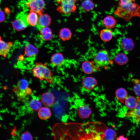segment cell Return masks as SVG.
Returning a JSON list of instances; mask_svg holds the SVG:
<instances>
[{
	"mask_svg": "<svg viewBox=\"0 0 140 140\" xmlns=\"http://www.w3.org/2000/svg\"><path fill=\"white\" fill-rule=\"evenodd\" d=\"M78 0H57L58 6L57 11L60 13L68 15L74 12L76 9V3Z\"/></svg>",
	"mask_w": 140,
	"mask_h": 140,
	"instance_id": "cell-4",
	"label": "cell"
},
{
	"mask_svg": "<svg viewBox=\"0 0 140 140\" xmlns=\"http://www.w3.org/2000/svg\"><path fill=\"white\" fill-rule=\"evenodd\" d=\"M13 43L11 42H6L2 39L0 36V55L6 58Z\"/></svg>",
	"mask_w": 140,
	"mask_h": 140,
	"instance_id": "cell-11",
	"label": "cell"
},
{
	"mask_svg": "<svg viewBox=\"0 0 140 140\" xmlns=\"http://www.w3.org/2000/svg\"><path fill=\"white\" fill-rule=\"evenodd\" d=\"M114 13L127 21L134 17L140 18V6L134 2L124 6L118 5Z\"/></svg>",
	"mask_w": 140,
	"mask_h": 140,
	"instance_id": "cell-1",
	"label": "cell"
},
{
	"mask_svg": "<svg viewBox=\"0 0 140 140\" xmlns=\"http://www.w3.org/2000/svg\"><path fill=\"white\" fill-rule=\"evenodd\" d=\"M31 71L33 75L40 80H45L50 83L53 81V73L45 64L36 63Z\"/></svg>",
	"mask_w": 140,
	"mask_h": 140,
	"instance_id": "cell-2",
	"label": "cell"
},
{
	"mask_svg": "<svg viewBox=\"0 0 140 140\" xmlns=\"http://www.w3.org/2000/svg\"><path fill=\"white\" fill-rule=\"evenodd\" d=\"M41 37L45 41L51 40L53 38V34L51 29L49 27H45L40 30Z\"/></svg>",
	"mask_w": 140,
	"mask_h": 140,
	"instance_id": "cell-20",
	"label": "cell"
},
{
	"mask_svg": "<svg viewBox=\"0 0 140 140\" xmlns=\"http://www.w3.org/2000/svg\"><path fill=\"white\" fill-rule=\"evenodd\" d=\"M135 0H120L118 6H124L134 2Z\"/></svg>",
	"mask_w": 140,
	"mask_h": 140,
	"instance_id": "cell-32",
	"label": "cell"
},
{
	"mask_svg": "<svg viewBox=\"0 0 140 140\" xmlns=\"http://www.w3.org/2000/svg\"><path fill=\"white\" fill-rule=\"evenodd\" d=\"M37 13L34 11L30 10L29 14L27 15V19L29 25L32 26L37 25L38 20Z\"/></svg>",
	"mask_w": 140,
	"mask_h": 140,
	"instance_id": "cell-24",
	"label": "cell"
},
{
	"mask_svg": "<svg viewBox=\"0 0 140 140\" xmlns=\"http://www.w3.org/2000/svg\"><path fill=\"white\" fill-rule=\"evenodd\" d=\"M24 52L27 57H31L36 56L37 54L38 50L33 45L28 43L25 46Z\"/></svg>",
	"mask_w": 140,
	"mask_h": 140,
	"instance_id": "cell-17",
	"label": "cell"
},
{
	"mask_svg": "<svg viewBox=\"0 0 140 140\" xmlns=\"http://www.w3.org/2000/svg\"><path fill=\"white\" fill-rule=\"evenodd\" d=\"M51 60L52 65L54 66L57 67L63 64L64 61V58L62 53H57L52 55Z\"/></svg>",
	"mask_w": 140,
	"mask_h": 140,
	"instance_id": "cell-16",
	"label": "cell"
},
{
	"mask_svg": "<svg viewBox=\"0 0 140 140\" xmlns=\"http://www.w3.org/2000/svg\"><path fill=\"white\" fill-rule=\"evenodd\" d=\"M32 137L29 132H25L22 134L20 137V139L21 140H32Z\"/></svg>",
	"mask_w": 140,
	"mask_h": 140,
	"instance_id": "cell-31",
	"label": "cell"
},
{
	"mask_svg": "<svg viewBox=\"0 0 140 140\" xmlns=\"http://www.w3.org/2000/svg\"><path fill=\"white\" fill-rule=\"evenodd\" d=\"M55 99V97L53 94L49 92L43 93L41 97V102L44 105L47 107L53 105Z\"/></svg>",
	"mask_w": 140,
	"mask_h": 140,
	"instance_id": "cell-12",
	"label": "cell"
},
{
	"mask_svg": "<svg viewBox=\"0 0 140 140\" xmlns=\"http://www.w3.org/2000/svg\"><path fill=\"white\" fill-rule=\"evenodd\" d=\"M59 35L60 38L62 40L66 41L68 40L71 38L72 33L69 29L64 28L60 31Z\"/></svg>",
	"mask_w": 140,
	"mask_h": 140,
	"instance_id": "cell-27",
	"label": "cell"
},
{
	"mask_svg": "<svg viewBox=\"0 0 140 140\" xmlns=\"http://www.w3.org/2000/svg\"><path fill=\"white\" fill-rule=\"evenodd\" d=\"M115 95L117 99L121 103H124L127 97L128 93L124 88H121L117 89L115 92Z\"/></svg>",
	"mask_w": 140,
	"mask_h": 140,
	"instance_id": "cell-21",
	"label": "cell"
},
{
	"mask_svg": "<svg viewBox=\"0 0 140 140\" xmlns=\"http://www.w3.org/2000/svg\"><path fill=\"white\" fill-rule=\"evenodd\" d=\"M93 59L96 66L101 67L108 65L110 61L109 52L106 50H104L98 52L95 55Z\"/></svg>",
	"mask_w": 140,
	"mask_h": 140,
	"instance_id": "cell-5",
	"label": "cell"
},
{
	"mask_svg": "<svg viewBox=\"0 0 140 140\" xmlns=\"http://www.w3.org/2000/svg\"><path fill=\"white\" fill-rule=\"evenodd\" d=\"M126 107L128 109L132 110L135 108L138 104V100L133 96L127 97L125 99L124 103Z\"/></svg>",
	"mask_w": 140,
	"mask_h": 140,
	"instance_id": "cell-25",
	"label": "cell"
},
{
	"mask_svg": "<svg viewBox=\"0 0 140 140\" xmlns=\"http://www.w3.org/2000/svg\"><path fill=\"white\" fill-rule=\"evenodd\" d=\"M117 134L116 131L111 128L107 129L104 134V138L107 140H114L116 138Z\"/></svg>",
	"mask_w": 140,
	"mask_h": 140,
	"instance_id": "cell-29",
	"label": "cell"
},
{
	"mask_svg": "<svg viewBox=\"0 0 140 140\" xmlns=\"http://www.w3.org/2000/svg\"><path fill=\"white\" fill-rule=\"evenodd\" d=\"M28 86V81L22 79L18 81L17 85L13 88V92L18 99L23 103H27L29 101V96L32 93V90Z\"/></svg>",
	"mask_w": 140,
	"mask_h": 140,
	"instance_id": "cell-3",
	"label": "cell"
},
{
	"mask_svg": "<svg viewBox=\"0 0 140 140\" xmlns=\"http://www.w3.org/2000/svg\"><path fill=\"white\" fill-rule=\"evenodd\" d=\"M41 102L39 99L36 97H33L28 101V107L29 109L32 112L38 111L42 107Z\"/></svg>",
	"mask_w": 140,
	"mask_h": 140,
	"instance_id": "cell-15",
	"label": "cell"
},
{
	"mask_svg": "<svg viewBox=\"0 0 140 140\" xmlns=\"http://www.w3.org/2000/svg\"><path fill=\"white\" fill-rule=\"evenodd\" d=\"M137 100L138 104L134 109L131 110L125 114L126 117L134 119L137 122H140V96L138 97Z\"/></svg>",
	"mask_w": 140,
	"mask_h": 140,
	"instance_id": "cell-9",
	"label": "cell"
},
{
	"mask_svg": "<svg viewBox=\"0 0 140 140\" xmlns=\"http://www.w3.org/2000/svg\"><path fill=\"white\" fill-rule=\"evenodd\" d=\"M26 5L32 10L40 15L44 11L45 3L44 0H28Z\"/></svg>",
	"mask_w": 140,
	"mask_h": 140,
	"instance_id": "cell-7",
	"label": "cell"
},
{
	"mask_svg": "<svg viewBox=\"0 0 140 140\" xmlns=\"http://www.w3.org/2000/svg\"><path fill=\"white\" fill-rule=\"evenodd\" d=\"M114 60L116 63L120 65H123L128 62V57L123 52H119L115 55Z\"/></svg>",
	"mask_w": 140,
	"mask_h": 140,
	"instance_id": "cell-18",
	"label": "cell"
},
{
	"mask_svg": "<svg viewBox=\"0 0 140 140\" xmlns=\"http://www.w3.org/2000/svg\"><path fill=\"white\" fill-rule=\"evenodd\" d=\"M5 19V16L3 12L0 10V22L4 21Z\"/></svg>",
	"mask_w": 140,
	"mask_h": 140,
	"instance_id": "cell-33",
	"label": "cell"
},
{
	"mask_svg": "<svg viewBox=\"0 0 140 140\" xmlns=\"http://www.w3.org/2000/svg\"><path fill=\"white\" fill-rule=\"evenodd\" d=\"M1 0H0V5L1 3Z\"/></svg>",
	"mask_w": 140,
	"mask_h": 140,
	"instance_id": "cell-35",
	"label": "cell"
},
{
	"mask_svg": "<svg viewBox=\"0 0 140 140\" xmlns=\"http://www.w3.org/2000/svg\"><path fill=\"white\" fill-rule=\"evenodd\" d=\"M117 140H128V139L125 137L124 136L122 135L119 136L117 139Z\"/></svg>",
	"mask_w": 140,
	"mask_h": 140,
	"instance_id": "cell-34",
	"label": "cell"
},
{
	"mask_svg": "<svg viewBox=\"0 0 140 140\" xmlns=\"http://www.w3.org/2000/svg\"><path fill=\"white\" fill-rule=\"evenodd\" d=\"M27 16V15L23 12L18 13L12 23L13 28L18 31L24 30L29 25Z\"/></svg>",
	"mask_w": 140,
	"mask_h": 140,
	"instance_id": "cell-6",
	"label": "cell"
},
{
	"mask_svg": "<svg viewBox=\"0 0 140 140\" xmlns=\"http://www.w3.org/2000/svg\"><path fill=\"white\" fill-rule=\"evenodd\" d=\"M38 115L41 120H46L51 116V110L47 107H41L38 111Z\"/></svg>",
	"mask_w": 140,
	"mask_h": 140,
	"instance_id": "cell-23",
	"label": "cell"
},
{
	"mask_svg": "<svg viewBox=\"0 0 140 140\" xmlns=\"http://www.w3.org/2000/svg\"><path fill=\"white\" fill-rule=\"evenodd\" d=\"M103 23L107 29H110L114 28L117 23V21L112 16L108 15L103 20Z\"/></svg>",
	"mask_w": 140,
	"mask_h": 140,
	"instance_id": "cell-19",
	"label": "cell"
},
{
	"mask_svg": "<svg viewBox=\"0 0 140 140\" xmlns=\"http://www.w3.org/2000/svg\"><path fill=\"white\" fill-rule=\"evenodd\" d=\"M51 19L48 15L45 14L40 15L36 25L37 28L40 30L42 28L47 27L51 23Z\"/></svg>",
	"mask_w": 140,
	"mask_h": 140,
	"instance_id": "cell-10",
	"label": "cell"
},
{
	"mask_svg": "<svg viewBox=\"0 0 140 140\" xmlns=\"http://www.w3.org/2000/svg\"><path fill=\"white\" fill-rule=\"evenodd\" d=\"M92 110L90 108L86 105L80 106L78 110V114L81 119H85L88 118L91 115Z\"/></svg>",
	"mask_w": 140,
	"mask_h": 140,
	"instance_id": "cell-13",
	"label": "cell"
},
{
	"mask_svg": "<svg viewBox=\"0 0 140 140\" xmlns=\"http://www.w3.org/2000/svg\"><path fill=\"white\" fill-rule=\"evenodd\" d=\"M81 6L84 11L88 12L94 9L95 4L92 0H84L81 3Z\"/></svg>",
	"mask_w": 140,
	"mask_h": 140,
	"instance_id": "cell-28",
	"label": "cell"
},
{
	"mask_svg": "<svg viewBox=\"0 0 140 140\" xmlns=\"http://www.w3.org/2000/svg\"><path fill=\"white\" fill-rule=\"evenodd\" d=\"M135 84L133 87V91L135 94L138 97L140 96V80H135Z\"/></svg>",
	"mask_w": 140,
	"mask_h": 140,
	"instance_id": "cell-30",
	"label": "cell"
},
{
	"mask_svg": "<svg viewBox=\"0 0 140 140\" xmlns=\"http://www.w3.org/2000/svg\"><path fill=\"white\" fill-rule=\"evenodd\" d=\"M118 43L121 50L126 54H127L134 48L133 40L128 37H124L121 38Z\"/></svg>",
	"mask_w": 140,
	"mask_h": 140,
	"instance_id": "cell-8",
	"label": "cell"
},
{
	"mask_svg": "<svg viewBox=\"0 0 140 140\" xmlns=\"http://www.w3.org/2000/svg\"><path fill=\"white\" fill-rule=\"evenodd\" d=\"M100 36L101 39L103 41H108L110 40L113 37L112 31L109 29H104L102 30L100 33Z\"/></svg>",
	"mask_w": 140,
	"mask_h": 140,
	"instance_id": "cell-26",
	"label": "cell"
},
{
	"mask_svg": "<svg viewBox=\"0 0 140 140\" xmlns=\"http://www.w3.org/2000/svg\"><path fill=\"white\" fill-rule=\"evenodd\" d=\"M82 68L83 71L87 74L92 73L96 69L94 65L89 61H84L82 64Z\"/></svg>",
	"mask_w": 140,
	"mask_h": 140,
	"instance_id": "cell-22",
	"label": "cell"
},
{
	"mask_svg": "<svg viewBox=\"0 0 140 140\" xmlns=\"http://www.w3.org/2000/svg\"><path fill=\"white\" fill-rule=\"evenodd\" d=\"M82 83L84 87L89 90L93 89L96 86L97 82L96 79L93 77H87L83 80Z\"/></svg>",
	"mask_w": 140,
	"mask_h": 140,
	"instance_id": "cell-14",
	"label": "cell"
}]
</instances>
